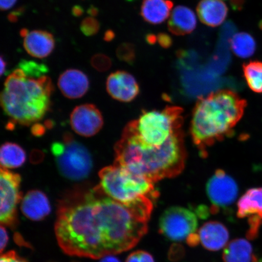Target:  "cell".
<instances>
[{
    "label": "cell",
    "instance_id": "cell-1",
    "mask_svg": "<svg viewBox=\"0 0 262 262\" xmlns=\"http://www.w3.org/2000/svg\"><path fill=\"white\" fill-rule=\"evenodd\" d=\"M153 204L126 205L107 195L99 186L75 192L58 205L55 232L64 253L98 259L129 251L148 230Z\"/></svg>",
    "mask_w": 262,
    "mask_h": 262
},
{
    "label": "cell",
    "instance_id": "cell-2",
    "mask_svg": "<svg viewBox=\"0 0 262 262\" xmlns=\"http://www.w3.org/2000/svg\"><path fill=\"white\" fill-rule=\"evenodd\" d=\"M247 106L246 100L229 89L212 92L198 98L190 132L201 156H207L209 147L232 135Z\"/></svg>",
    "mask_w": 262,
    "mask_h": 262
},
{
    "label": "cell",
    "instance_id": "cell-3",
    "mask_svg": "<svg viewBox=\"0 0 262 262\" xmlns=\"http://www.w3.org/2000/svg\"><path fill=\"white\" fill-rule=\"evenodd\" d=\"M115 165L142 176L155 183L175 178L184 169L186 160L183 130L159 149L143 147L123 130L122 138L115 146Z\"/></svg>",
    "mask_w": 262,
    "mask_h": 262
},
{
    "label": "cell",
    "instance_id": "cell-4",
    "mask_svg": "<svg viewBox=\"0 0 262 262\" xmlns=\"http://www.w3.org/2000/svg\"><path fill=\"white\" fill-rule=\"evenodd\" d=\"M54 86L47 75L31 76L16 68L5 83L1 104L13 124L29 126L40 121L49 111Z\"/></svg>",
    "mask_w": 262,
    "mask_h": 262
},
{
    "label": "cell",
    "instance_id": "cell-5",
    "mask_svg": "<svg viewBox=\"0 0 262 262\" xmlns=\"http://www.w3.org/2000/svg\"><path fill=\"white\" fill-rule=\"evenodd\" d=\"M183 112L178 106L146 111L127 124L124 130L145 148H160L182 130Z\"/></svg>",
    "mask_w": 262,
    "mask_h": 262
},
{
    "label": "cell",
    "instance_id": "cell-6",
    "mask_svg": "<svg viewBox=\"0 0 262 262\" xmlns=\"http://www.w3.org/2000/svg\"><path fill=\"white\" fill-rule=\"evenodd\" d=\"M100 188L115 201L126 205L159 196L154 182L119 165L105 167L99 172Z\"/></svg>",
    "mask_w": 262,
    "mask_h": 262
},
{
    "label": "cell",
    "instance_id": "cell-7",
    "mask_svg": "<svg viewBox=\"0 0 262 262\" xmlns=\"http://www.w3.org/2000/svg\"><path fill=\"white\" fill-rule=\"evenodd\" d=\"M51 152L59 172L69 180L78 181L88 178L93 168V159L86 147L70 134L63 141L52 143Z\"/></svg>",
    "mask_w": 262,
    "mask_h": 262
},
{
    "label": "cell",
    "instance_id": "cell-8",
    "mask_svg": "<svg viewBox=\"0 0 262 262\" xmlns=\"http://www.w3.org/2000/svg\"><path fill=\"white\" fill-rule=\"evenodd\" d=\"M198 225L194 212L180 206H172L166 209L160 217L159 230L169 240L182 242L195 233Z\"/></svg>",
    "mask_w": 262,
    "mask_h": 262
},
{
    "label": "cell",
    "instance_id": "cell-9",
    "mask_svg": "<svg viewBox=\"0 0 262 262\" xmlns=\"http://www.w3.org/2000/svg\"><path fill=\"white\" fill-rule=\"evenodd\" d=\"M21 177L18 173L1 168V207L0 221L2 225L14 228L17 225V206L21 201Z\"/></svg>",
    "mask_w": 262,
    "mask_h": 262
},
{
    "label": "cell",
    "instance_id": "cell-10",
    "mask_svg": "<svg viewBox=\"0 0 262 262\" xmlns=\"http://www.w3.org/2000/svg\"><path fill=\"white\" fill-rule=\"evenodd\" d=\"M206 191L212 203V213L218 212L221 208H227L237 199L238 188L233 178L224 170L218 169L209 179Z\"/></svg>",
    "mask_w": 262,
    "mask_h": 262
},
{
    "label": "cell",
    "instance_id": "cell-11",
    "mask_svg": "<svg viewBox=\"0 0 262 262\" xmlns=\"http://www.w3.org/2000/svg\"><path fill=\"white\" fill-rule=\"evenodd\" d=\"M71 125L78 135L86 137L94 136L102 128V115L94 104H82L75 107L72 113Z\"/></svg>",
    "mask_w": 262,
    "mask_h": 262
},
{
    "label": "cell",
    "instance_id": "cell-12",
    "mask_svg": "<svg viewBox=\"0 0 262 262\" xmlns=\"http://www.w3.org/2000/svg\"><path fill=\"white\" fill-rule=\"evenodd\" d=\"M106 90L111 97L122 102H130L135 99L140 92L136 78L122 71L110 75L106 81Z\"/></svg>",
    "mask_w": 262,
    "mask_h": 262
},
{
    "label": "cell",
    "instance_id": "cell-13",
    "mask_svg": "<svg viewBox=\"0 0 262 262\" xmlns=\"http://www.w3.org/2000/svg\"><path fill=\"white\" fill-rule=\"evenodd\" d=\"M58 86L66 97L76 99L86 94L90 88V81L83 72L70 69L60 75Z\"/></svg>",
    "mask_w": 262,
    "mask_h": 262
},
{
    "label": "cell",
    "instance_id": "cell-14",
    "mask_svg": "<svg viewBox=\"0 0 262 262\" xmlns=\"http://www.w3.org/2000/svg\"><path fill=\"white\" fill-rule=\"evenodd\" d=\"M198 235L200 243L211 251H217L225 247L229 237L227 227L217 221L205 223L200 228Z\"/></svg>",
    "mask_w": 262,
    "mask_h": 262
},
{
    "label": "cell",
    "instance_id": "cell-15",
    "mask_svg": "<svg viewBox=\"0 0 262 262\" xmlns=\"http://www.w3.org/2000/svg\"><path fill=\"white\" fill-rule=\"evenodd\" d=\"M21 210L30 220L40 221L50 214L51 207L44 192L39 190H32L22 199Z\"/></svg>",
    "mask_w": 262,
    "mask_h": 262
},
{
    "label": "cell",
    "instance_id": "cell-16",
    "mask_svg": "<svg viewBox=\"0 0 262 262\" xmlns=\"http://www.w3.org/2000/svg\"><path fill=\"white\" fill-rule=\"evenodd\" d=\"M24 45L26 52L32 57L44 58L53 52L55 40L51 33L35 30L29 32L24 38Z\"/></svg>",
    "mask_w": 262,
    "mask_h": 262
},
{
    "label": "cell",
    "instance_id": "cell-17",
    "mask_svg": "<svg viewBox=\"0 0 262 262\" xmlns=\"http://www.w3.org/2000/svg\"><path fill=\"white\" fill-rule=\"evenodd\" d=\"M196 12L203 24L217 27L227 18L228 8L221 0H201L196 7Z\"/></svg>",
    "mask_w": 262,
    "mask_h": 262
},
{
    "label": "cell",
    "instance_id": "cell-18",
    "mask_svg": "<svg viewBox=\"0 0 262 262\" xmlns=\"http://www.w3.org/2000/svg\"><path fill=\"white\" fill-rule=\"evenodd\" d=\"M196 26V16L191 9L179 6L173 10L168 21L169 31L172 34H189L194 30Z\"/></svg>",
    "mask_w": 262,
    "mask_h": 262
},
{
    "label": "cell",
    "instance_id": "cell-19",
    "mask_svg": "<svg viewBox=\"0 0 262 262\" xmlns=\"http://www.w3.org/2000/svg\"><path fill=\"white\" fill-rule=\"evenodd\" d=\"M237 217L262 219V188L247 190L237 202Z\"/></svg>",
    "mask_w": 262,
    "mask_h": 262
},
{
    "label": "cell",
    "instance_id": "cell-20",
    "mask_svg": "<svg viewBox=\"0 0 262 262\" xmlns=\"http://www.w3.org/2000/svg\"><path fill=\"white\" fill-rule=\"evenodd\" d=\"M172 7L170 0H143L141 15L149 24L160 25L169 17Z\"/></svg>",
    "mask_w": 262,
    "mask_h": 262
},
{
    "label": "cell",
    "instance_id": "cell-21",
    "mask_svg": "<svg viewBox=\"0 0 262 262\" xmlns=\"http://www.w3.org/2000/svg\"><path fill=\"white\" fill-rule=\"evenodd\" d=\"M223 260L224 262H257L253 247L245 238H236L226 246Z\"/></svg>",
    "mask_w": 262,
    "mask_h": 262
},
{
    "label": "cell",
    "instance_id": "cell-22",
    "mask_svg": "<svg viewBox=\"0 0 262 262\" xmlns=\"http://www.w3.org/2000/svg\"><path fill=\"white\" fill-rule=\"evenodd\" d=\"M26 160L25 150L17 144L6 142L0 150V162L2 168L14 169L24 165Z\"/></svg>",
    "mask_w": 262,
    "mask_h": 262
},
{
    "label": "cell",
    "instance_id": "cell-23",
    "mask_svg": "<svg viewBox=\"0 0 262 262\" xmlns=\"http://www.w3.org/2000/svg\"><path fill=\"white\" fill-rule=\"evenodd\" d=\"M232 52L237 57L248 58L253 56L256 50V42L253 36L246 32H239L231 40Z\"/></svg>",
    "mask_w": 262,
    "mask_h": 262
},
{
    "label": "cell",
    "instance_id": "cell-24",
    "mask_svg": "<svg viewBox=\"0 0 262 262\" xmlns=\"http://www.w3.org/2000/svg\"><path fill=\"white\" fill-rule=\"evenodd\" d=\"M244 75L248 86L257 93H262V62L251 61L243 66Z\"/></svg>",
    "mask_w": 262,
    "mask_h": 262
},
{
    "label": "cell",
    "instance_id": "cell-25",
    "mask_svg": "<svg viewBox=\"0 0 262 262\" xmlns=\"http://www.w3.org/2000/svg\"><path fill=\"white\" fill-rule=\"evenodd\" d=\"M18 68L22 69L26 74L31 76L40 77L48 73V68L45 64L28 60L19 62Z\"/></svg>",
    "mask_w": 262,
    "mask_h": 262
},
{
    "label": "cell",
    "instance_id": "cell-26",
    "mask_svg": "<svg viewBox=\"0 0 262 262\" xmlns=\"http://www.w3.org/2000/svg\"><path fill=\"white\" fill-rule=\"evenodd\" d=\"M116 54L120 60L133 63L136 57L135 48L132 44L123 43L117 49Z\"/></svg>",
    "mask_w": 262,
    "mask_h": 262
},
{
    "label": "cell",
    "instance_id": "cell-27",
    "mask_svg": "<svg viewBox=\"0 0 262 262\" xmlns=\"http://www.w3.org/2000/svg\"><path fill=\"white\" fill-rule=\"evenodd\" d=\"M91 63L96 70L104 72L110 70L112 66V61L106 55L97 54L92 57Z\"/></svg>",
    "mask_w": 262,
    "mask_h": 262
},
{
    "label": "cell",
    "instance_id": "cell-28",
    "mask_svg": "<svg viewBox=\"0 0 262 262\" xmlns=\"http://www.w3.org/2000/svg\"><path fill=\"white\" fill-rule=\"evenodd\" d=\"M100 27L99 22L93 17L85 18L80 25L81 32L88 37L97 34L100 30Z\"/></svg>",
    "mask_w": 262,
    "mask_h": 262
},
{
    "label": "cell",
    "instance_id": "cell-29",
    "mask_svg": "<svg viewBox=\"0 0 262 262\" xmlns=\"http://www.w3.org/2000/svg\"><path fill=\"white\" fill-rule=\"evenodd\" d=\"M126 262H155L152 255L145 251H137L127 257Z\"/></svg>",
    "mask_w": 262,
    "mask_h": 262
},
{
    "label": "cell",
    "instance_id": "cell-30",
    "mask_svg": "<svg viewBox=\"0 0 262 262\" xmlns=\"http://www.w3.org/2000/svg\"><path fill=\"white\" fill-rule=\"evenodd\" d=\"M0 262H28L25 258L19 257L15 251H9L3 254Z\"/></svg>",
    "mask_w": 262,
    "mask_h": 262
},
{
    "label": "cell",
    "instance_id": "cell-31",
    "mask_svg": "<svg viewBox=\"0 0 262 262\" xmlns=\"http://www.w3.org/2000/svg\"><path fill=\"white\" fill-rule=\"evenodd\" d=\"M157 40L161 47L168 48L171 47L172 42L171 37L166 34H160L157 37Z\"/></svg>",
    "mask_w": 262,
    "mask_h": 262
},
{
    "label": "cell",
    "instance_id": "cell-32",
    "mask_svg": "<svg viewBox=\"0 0 262 262\" xmlns=\"http://www.w3.org/2000/svg\"><path fill=\"white\" fill-rule=\"evenodd\" d=\"M0 237H1V241H0V248H1V253H3V250L6 247L8 243L9 237L6 228L3 227V225L1 226L0 229Z\"/></svg>",
    "mask_w": 262,
    "mask_h": 262
},
{
    "label": "cell",
    "instance_id": "cell-33",
    "mask_svg": "<svg viewBox=\"0 0 262 262\" xmlns=\"http://www.w3.org/2000/svg\"><path fill=\"white\" fill-rule=\"evenodd\" d=\"M25 10L24 8H20L12 12L11 14H9L8 16L9 21L12 23H15L17 21L19 16L24 14Z\"/></svg>",
    "mask_w": 262,
    "mask_h": 262
},
{
    "label": "cell",
    "instance_id": "cell-34",
    "mask_svg": "<svg viewBox=\"0 0 262 262\" xmlns=\"http://www.w3.org/2000/svg\"><path fill=\"white\" fill-rule=\"evenodd\" d=\"M17 0H1L0 8L3 11H7L14 6Z\"/></svg>",
    "mask_w": 262,
    "mask_h": 262
},
{
    "label": "cell",
    "instance_id": "cell-35",
    "mask_svg": "<svg viewBox=\"0 0 262 262\" xmlns=\"http://www.w3.org/2000/svg\"><path fill=\"white\" fill-rule=\"evenodd\" d=\"M72 13H73V15L74 16H76V17H79V16H81L83 14V9L80 6H75L73 8V10H72Z\"/></svg>",
    "mask_w": 262,
    "mask_h": 262
},
{
    "label": "cell",
    "instance_id": "cell-36",
    "mask_svg": "<svg viewBox=\"0 0 262 262\" xmlns=\"http://www.w3.org/2000/svg\"><path fill=\"white\" fill-rule=\"evenodd\" d=\"M116 35L112 30H107L104 33V40L110 42L114 40Z\"/></svg>",
    "mask_w": 262,
    "mask_h": 262
},
{
    "label": "cell",
    "instance_id": "cell-37",
    "mask_svg": "<svg viewBox=\"0 0 262 262\" xmlns=\"http://www.w3.org/2000/svg\"><path fill=\"white\" fill-rule=\"evenodd\" d=\"M100 262H121L119 258L114 256V255H106L101 258Z\"/></svg>",
    "mask_w": 262,
    "mask_h": 262
},
{
    "label": "cell",
    "instance_id": "cell-38",
    "mask_svg": "<svg viewBox=\"0 0 262 262\" xmlns=\"http://www.w3.org/2000/svg\"><path fill=\"white\" fill-rule=\"evenodd\" d=\"M88 14L93 16H96L98 14V10L97 8L95 7L94 6H91V7L88 10Z\"/></svg>",
    "mask_w": 262,
    "mask_h": 262
},
{
    "label": "cell",
    "instance_id": "cell-39",
    "mask_svg": "<svg viewBox=\"0 0 262 262\" xmlns=\"http://www.w3.org/2000/svg\"><path fill=\"white\" fill-rule=\"evenodd\" d=\"M1 75L5 74L6 70V66H7V63H6V60L3 56L1 57Z\"/></svg>",
    "mask_w": 262,
    "mask_h": 262
},
{
    "label": "cell",
    "instance_id": "cell-40",
    "mask_svg": "<svg viewBox=\"0 0 262 262\" xmlns=\"http://www.w3.org/2000/svg\"><path fill=\"white\" fill-rule=\"evenodd\" d=\"M29 31L28 29H21L20 31V35L22 37L25 38L26 35L28 34Z\"/></svg>",
    "mask_w": 262,
    "mask_h": 262
},
{
    "label": "cell",
    "instance_id": "cell-41",
    "mask_svg": "<svg viewBox=\"0 0 262 262\" xmlns=\"http://www.w3.org/2000/svg\"><path fill=\"white\" fill-rule=\"evenodd\" d=\"M257 262H262V258H261L260 259L258 260Z\"/></svg>",
    "mask_w": 262,
    "mask_h": 262
}]
</instances>
